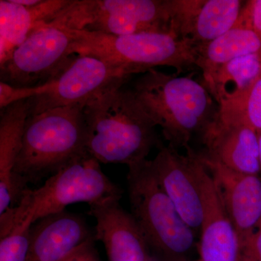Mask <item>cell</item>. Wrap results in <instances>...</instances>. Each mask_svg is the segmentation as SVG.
Returning a JSON list of instances; mask_svg holds the SVG:
<instances>
[{"mask_svg":"<svg viewBox=\"0 0 261 261\" xmlns=\"http://www.w3.org/2000/svg\"><path fill=\"white\" fill-rule=\"evenodd\" d=\"M86 148L102 163L128 167L147 160L159 144L155 124L136 98L123 87L94 98L84 108Z\"/></svg>","mask_w":261,"mask_h":261,"instance_id":"obj_1","label":"cell"},{"mask_svg":"<svg viewBox=\"0 0 261 261\" xmlns=\"http://www.w3.org/2000/svg\"><path fill=\"white\" fill-rule=\"evenodd\" d=\"M132 90L170 147L188 151L192 136L203 133L218 112L203 84L190 76L149 70L136 80Z\"/></svg>","mask_w":261,"mask_h":261,"instance_id":"obj_2","label":"cell"},{"mask_svg":"<svg viewBox=\"0 0 261 261\" xmlns=\"http://www.w3.org/2000/svg\"><path fill=\"white\" fill-rule=\"evenodd\" d=\"M84 106L56 108L28 117L13 171L15 201L29 183L51 176L87 153Z\"/></svg>","mask_w":261,"mask_h":261,"instance_id":"obj_3","label":"cell"},{"mask_svg":"<svg viewBox=\"0 0 261 261\" xmlns=\"http://www.w3.org/2000/svg\"><path fill=\"white\" fill-rule=\"evenodd\" d=\"M121 197V189L105 174L100 163L87 152L51 175L37 190H23L18 205L0 215V236L25 221L33 225L63 212L71 204L86 202L90 206Z\"/></svg>","mask_w":261,"mask_h":261,"instance_id":"obj_4","label":"cell"},{"mask_svg":"<svg viewBox=\"0 0 261 261\" xmlns=\"http://www.w3.org/2000/svg\"><path fill=\"white\" fill-rule=\"evenodd\" d=\"M74 54L87 55L123 70L132 76L158 66L172 67L178 73L196 66L195 44L173 32L114 35L69 29Z\"/></svg>","mask_w":261,"mask_h":261,"instance_id":"obj_5","label":"cell"},{"mask_svg":"<svg viewBox=\"0 0 261 261\" xmlns=\"http://www.w3.org/2000/svg\"><path fill=\"white\" fill-rule=\"evenodd\" d=\"M130 214L158 261L187 259L195 231L184 221L145 160L128 167Z\"/></svg>","mask_w":261,"mask_h":261,"instance_id":"obj_6","label":"cell"},{"mask_svg":"<svg viewBox=\"0 0 261 261\" xmlns=\"http://www.w3.org/2000/svg\"><path fill=\"white\" fill-rule=\"evenodd\" d=\"M130 78L123 70L99 58L75 54L42 87L15 89L0 83V106L27 99L30 117L56 108L86 106L101 94L123 87Z\"/></svg>","mask_w":261,"mask_h":261,"instance_id":"obj_7","label":"cell"},{"mask_svg":"<svg viewBox=\"0 0 261 261\" xmlns=\"http://www.w3.org/2000/svg\"><path fill=\"white\" fill-rule=\"evenodd\" d=\"M170 0H70L50 22L114 35L172 32Z\"/></svg>","mask_w":261,"mask_h":261,"instance_id":"obj_8","label":"cell"},{"mask_svg":"<svg viewBox=\"0 0 261 261\" xmlns=\"http://www.w3.org/2000/svg\"><path fill=\"white\" fill-rule=\"evenodd\" d=\"M68 29L49 23L37 27L0 65V83L15 89L42 87L53 80L75 54Z\"/></svg>","mask_w":261,"mask_h":261,"instance_id":"obj_9","label":"cell"},{"mask_svg":"<svg viewBox=\"0 0 261 261\" xmlns=\"http://www.w3.org/2000/svg\"><path fill=\"white\" fill-rule=\"evenodd\" d=\"M194 168L202 195L203 219L198 245L200 261H239L238 233L210 171L194 153Z\"/></svg>","mask_w":261,"mask_h":261,"instance_id":"obj_10","label":"cell"},{"mask_svg":"<svg viewBox=\"0 0 261 261\" xmlns=\"http://www.w3.org/2000/svg\"><path fill=\"white\" fill-rule=\"evenodd\" d=\"M199 157L216 182L240 247L252 238L261 221V178L230 169L205 154Z\"/></svg>","mask_w":261,"mask_h":261,"instance_id":"obj_11","label":"cell"},{"mask_svg":"<svg viewBox=\"0 0 261 261\" xmlns=\"http://www.w3.org/2000/svg\"><path fill=\"white\" fill-rule=\"evenodd\" d=\"M172 32L196 46L217 39L238 23L240 0H170Z\"/></svg>","mask_w":261,"mask_h":261,"instance_id":"obj_12","label":"cell"},{"mask_svg":"<svg viewBox=\"0 0 261 261\" xmlns=\"http://www.w3.org/2000/svg\"><path fill=\"white\" fill-rule=\"evenodd\" d=\"M150 164L184 221L194 231L200 230L203 205L194 168L193 151L189 149L186 155H183L169 145L161 147Z\"/></svg>","mask_w":261,"mask_h":261,"instance_id":"obj_13","label":"cell"},{"mask_svg":"<svg viewBox=\"0 0 261 261\" xmlns=\"http://www.w3.org/2000/svg\"><path fill=\"white\" fill-rule=\"evenodd\" d=\"M111 197L89 206L96 221L94 238L104 245L108 261H158L132 215Z\"/></svg>","mask_w":261,"mask_h":261,"instance_id":"obj_14","label":"cell"},{"mask_svg":"<svg viewBox=\"0 0 261 261\" xmlns=\"http://www.w3.org/2000/svg\"><path fill=\"white\" fill-rule=\"evenodd\" d=\"M202 138L207 147L205 154L211 159L238 172H260L257 132L252 127L223 119L216 114Z\"/></svg>","mask_w":261,"mask_h":261,"instance_id":"obj_15","label":"cell"},{"mask_svg":"<svg viewBox=\"0 0 261 261\" xmlns=\"http://www.w3.org/2000/svg\"><path fill=\"white\" fill-rule=\"evenodd\" d=\"M94 234L85 220L64 211L33 224L25 261H61Z\"/></svg>","mask_w":261,"mask_h":261,"instance_id":"obj_16","label":"cell"},{"mask_svg":"<svg viewBox=\"0 0 261 261\" xmlns=\"http://www.w3.org/2000/svg\"><path fill=\"white\" fill-rule=\"evenodd\" d=\"M70 0H42L34 7H24L13 0H0V65L9 59L39 25L50 23Z\"/></svg>","mask_w":261,"mask_h":261,"instance_id":"obj_17","label":"cell"},{"mask_svg":"<svg viewBox=\"0 0 261 261\" xmlns=\"http://www.w3.org/2000/svg\"><path fill=\"white\" fill-rule=\"evenodd\" d=\"M29 117L27 99L1 108L0 113V215L15 202L13 171Z\"/></svg>","mask_w":261,"mask_h":261,"instance_id":"obj_18","label":"cell"},{"mask_svg":"<svg viewBox=\"0 0 261 261\" xmlns=\"http://www.w3.org/2000/svg\"><path fill=\"white\" fill-rule=\"evenodd\" d=\"M196 66L202 70L204 78L236 58L261 53V39L251 29L238 21L217 39L196 46Z\"/></svg>","mask_w":261,"mask_h":261,"instance_id":"obj_19","label":"cell"},{"mask_svg":"<svg viewBox=\"0 0 261 261\" xmlns=\"http://www.w3.org/2000/svg\"><path fill=\"white\" fill-rule=\"evenodd\" d=\"M261 77V53L242 56L221 65L207 76L203 84L218 105L243 96Z\"/></svg>","mask_w":261,"mask_h":261,"instance_id":"obj_20","label":"cell"},{"mask_svg":"<svg viewBox=\"0 0 261 261\" xmlns=\"http://www.w3.org/2000/svg\"><path fill=\"white\" fill-rule=\"evenodd\" d=\"M218 116L223 119L249 125L261 130V77L243 96L218 106Z\"/></svg>","mask_w":261,"mask_h":261,"instance_id":"obj_21","label":"cell"},{"mask_svg":"<svg viewBox=\"0 0 261 261\" xmlns=\"http://www.w3.org/2000/svg\"><path fill=\"white\" fill-rule=\"evenodd\" d=\"M33 225L23 222L0 237V261H25L30 245Z\"/></svg>","mask_w":261,"mask_h":261,"instance_id":"obj_22","label":"cell"},{"mask_svg":"<svg viewBox=\"0 0 261 261\" xmlns=\"http://www.w3.org/2000/svg\"><path fill=\"white\" fill-rule=\"evenodd\" d=\"M238 21L251 29L261 39V0L245 2Z\"/></svg>","mask_w":261,"mask_h":261,"instance_id":"obj_23","label":"cell"},{"mask_svg":"<svg viewBox=\"0 0 261 261\" xmlns=\"http://www.w3.org/2000/svg\"><path fill=\"white\" fill-rule=\"evenodd\" d=\"M239 261H261V221L252 238L240 247Z\"/></svg>","mask_w":261,"mask_h":261,"instance_id":"obj_24","label":"cell"},{"mask_svg":"<svg viewBox=\"0 0 261 261\" xmlns=\"http://www.w3.org/2000/svg\"><path fill=\"white\" fill-rule=\"evenodd\" d=\"M94 241V237L89 239L61 261H101Z\"/></svg>","mask_w":261,"mask_h":261,"instance_id":"obj_25","label":"cell"},{"mask_svg":"<svg viewBox=\"0 0 261 261\" xmlns=\"http://www.w3.org/2000/svg\"><path fill=\"white\" fill-rule=\"evenodd\" d=\"M15 3L24 7H34L41 3L42 0H13Z\"/></svg>","mask_w":261,"mask_h":261,"instance_id":"obj_26","label":"cell"},{"mask_svg":"<svg viewBox=\"0 0 261 261\" xmlns=\"http://www.w3.org/2000/svg\"><path fill=\"white\" fill-rule=\"evenodd\" d=\"M257 143H258L259 163H260L261 172V130L257 132Z\"/></svg>","mask_w":261,"mask_h":261,"instance_id":"obj_27","label":"cell"},{"mask_svg":"<svg viewBox=\"0 0 261 261\" xmlns=\"http://www.w3.org/2000/svg\"><path fill=\"white\" fill-rule=\"evenodd\" d=\"M178 261H200V259H197V260H189V259H185V260H181Z\"/></svg>","mask_w":261,"mask_h":261,"instance_id":"obj_28","label":"cell"}]
</instances>
